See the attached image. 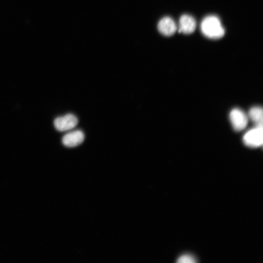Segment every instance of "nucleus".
Returning <instances> with one entry per match:
<instances>
[{"label":"nucleus","mask_w":263,"mask_h":263,"mask_svg":"<svg viewBox=\"0 0 263 263\" xmlns=\"http://www.w3.org/2000/svg\"><path fill=\"white\" fill-rule=\"evenodd\" d=\"M196 25V21L192 16L183 15L179 19L178 32L184 34L192 33L195 30Z\"/></svg>","instance_id":"7"},{"label":"nucleus","mask_w":263,"mask_h":263,"mask_svg":"<svg viewBox=\"0 0 263 263\" xmlns=\"http://www.w3.org/2000/svg\"><path fill=\"white\" fill-rule=\"evenodd\" d=\"M78 122V119L75 115L69 113L56 118L54 124L57 131L64 132L75 128Z\"/></svg>","instance_id":"4"},{"label":"nucleus","mask_w":263,"mask_h":263,"mask_svg":"<svg viewBox=\"0 0 263 263\" xmlns=\"http://www.w3.org/2000/svg\"><path fill=\"white\" fill-rule=\"evenodd\" d=\"M263 141V126H255L248 130L243 136L244 144L249 147L256 148L262 145Z\"/></svg>","instance_id":"2"},{"label":"nucleus","mask_w":263,"mask_h":263,"mask_svg":"<svg viewBox=\"0 0 263 263\" xmlns=\"http://www.w3.org/2000/svg\"><path fill=\"white\" fill-rule=\"evenodd\" d=\"M85 138L84 133L76 130L66 134L62 139L63 144L67 147H74L81 144Z\"/></svg>","instance_id":"5"},{"label":"nucleus","mask_w":263,"mask_h":263,"mask_svg":"<svg viewBox=\"0 0 263 263\" xmlns=\"http://www.w3.org/2000/svg\"><path fill=\"white\" fill-rule=\"evenodd\" d=\"M203 34L207 38L217 39L222 38L225 30L219 19L215 16H208L204 18L201 24Z\"/></svg>","instance_id":"1"},{"label":"nucleus","mask_w":263,"mask_h":263,"mask_svg":"<svg viewBox=\"0 0 263 263\" xmlns=\"http://www.w3.org/2000/svg\"><path fill=\"white\" fill-rule=\"evenodd\" d=\"M248 119H250L255 126H263V109L259 106L251 108L247 115Z\"/></svg>","instance_id":"8"},{"label":"nucleus","mask_w":263,"mask_h":263,"mask_svg":"<svg viewBox=\"0 0 263 263\" xmlns=\"http://www.w3.org/2000/svg\"><path fill=\"white\" fill-rule=\"evenodd\" d=\"M157 27L159 32L166 36L172 35L177 30L175 22L171 18L168 17L161 19Z\"/></svg>","instance_id":"6"},{"label":"nucleus","mask_w":263,"mask_h":263,"mask_svg":"<svg viewBox=\"0 0 263 263\" xmlns=\"http://www.w3.org/2000/svg\"><path fill=\"white\" fill-rule=\"evenodd\" d=\"M229 119L233 129L236 131H241L246 127L248 117L242 110L235 108L229 113Z\"/></svg>","instance_id":"3"},{"label":"nucleus","mask_w":263,"mask_h":263,"mask_svg":"<svg viewBox=\"0 0 263 263\" xmlns=\"http://www.w3.org/2000/svg\"><path fill=\"white\" fill-rule=\"evenodd\" d=\"M177 262L178 263H195V261L194 260V259L193 257L188 255H185L181 256L178 260H177Z\"/></svg>","instance_id":"9"}]
</instances>
